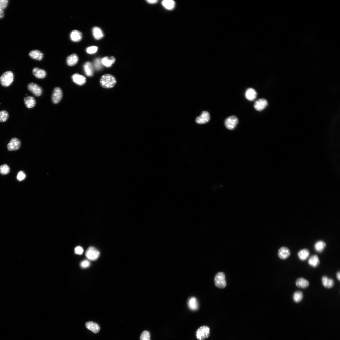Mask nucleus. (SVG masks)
Instances as JSON below:
<instances>
[{
	"label": "nucleus",
	"instance_id": "obj_1",
	"mask_svg": "<svg viewBox=\"0 0 340 340\" xmlns=\"http://www.w3.org/2000/svg\"><path fill=\"white\" fill-rule=\"evenodd\" d=\"M116 83L115 77L111 74H105L102 76L100 80L101 86L106 89L113 87Z\"/></svg>",
	"mask_w": 340,
	"mask_h": 340
},
{
	"label": "nucleus",
	"instance_id": "obj_2",
	"mask_svg": "<svg viewBox=\"0 0 340 340\" xmlns=\"http://www.w3.org/2000/svg\"><path fill=\"white\" fill-rule=\"evenodd\" d=\"M14 79L13 73L11 71H8L3 74L0 78V83L2 86L7 87L11 86Z\"/></svg>",
	"mask_w": 340,
	"mask_h": 340
},
{
	"label": "nucleus",
	"instance_id": "obj_3",
	"mask_svg": "<svg viewBox=\"0 0 340 340\" xmlns=\"http://www.w3.org/2000/svg\"><path fill=\"white\" fill-rule=\"evenodd\" d=\"M210 335V329L207 326L200 327L196 332V336L199 340H204L207 338Z\"/></svg>",
	"mask_w": 340,
	"mask_h": 340
},
{
	"label": "nucleus",
	"instance_id": "obj_4",
	"mask_svg": "<svg viewBox=\"0 0 340 340\" xmlns=\"http://www.w3.org/2000/svg\"><path fill=\"white\" fill-rule=\"evenodd\" d=\"M215 286L220 288H225L227 285L224 274L223 272H219L215 276Z\"/></svg>",
	"mask_w": 340,
	"mask_h": 340
},
{
	"label": "nucleus",
	"instance_id": "obj_5",
	"mask_svg": "<svg viewBox=\"0 0 340 340\" xmlns=\"http://www.w3.org/2000/svg\"><path fill=\"white\" fill-rule=\"evenodd\" d=\"M239 122L238 118L235 116H232L227 118L225 122L226 128L229 130H232L236 126Z\"/></svg>",
	"mask_w": 340,
	"mask_h": 340
},
{
	"label": "nucleus",
	"instance_id": "obj_6",
	"mask_svg": "<svg viewBox=\"0 0 340 340\" xmlns=\"http://www.w3.org/2000/svg\"><path fill=\"white\" fill-rule=\"evenodd\" d=\"M100 254V253L97 249L94 247H90L87 251L86 256L88 259L94 261L98 258Z\"/></svg>",
	"mask_w": 340,
	"mask_h": 340
},
{
	"label": "nucleus",
	"instance_id": "obj_7",
	"mask_svg": "<svg viewBox=\"0 0 340 340\" xmlns=\"http://www.w3.org/2000/svg\"><path fill=\"white\" fill-rule=\"evenodd\" d=\"M28 88L30 92L36 96H40L42 93L41 88L36 83H30L28 85Z\"/></svg>",
	"mask_w": 340,
	"mask_h": 340
},
{
	"label": "nucleus",
	"instance_id": "obj_8",
	"mask_svg": "<svg viewBox=\"0 0 340 340\" xmlns=\"http://www.w3.org/2000/svg\"><path fill=\"white\" fill-rule=\"evenodd\" d=\"M291 251L289 249L286 247H282L278 250V255L279 258L283 260L287 259L291 256Z\"/></svg>",
	"mask_w": 340,
	"mask_h": 340
},
{
	"label": "nucleus",
	"instance_id": "obj_9",
	"mask_svg": "<svg viewBox=\"0 0 340 340\" xmlns=\"http://www.w3.org/2000/svg\"><path fill=\"white\" fill-rule=\"evenodd\" d=\"M21 142L18 138H12L7 145V148L10 151H16L20 147Z\"/></svg>",
	"mask_w": 340,
	"mask_h": 340
},
{
	"label": "nucleus",
	"instance_id": "obj_10",
	"mask_svg": "<svg viewBox=\"0 0 340 340\" xmlns=\"http://www.w3.org/2000/svg\"><path fill=\"white\" fill-rule=\"evenodd\" d=\"M210 115L207 111H203L201 115L197 117L196 122L198 124H204L208 123L210 121Z\"/></svg>",
	"mask_w": 340,
	"mask_h": 340
},
{
	"label": "nucleus",
	"instance_id": "obj_11",
	"mask_svg": "<svg viewBox=\"0 0 340 340\" xmlns=\"http://www.w3.org/2000/svg\"><path fill=\"white\" fill-rule=\"evenodd\" d=\"M321 281L323 286L327 289L331 288L334 285V279L326 275L323 276L321 277Z\"/></svg>",
	"mask_w": 340,
	"mask_h": 340
},
{
	"label": "nucleus",
	"instance_id": "obj_12",
	"mask_svg": "<svg viewBox=\"0 0 340 340\" xmlns=\"http://www.w3.org/2000/svg\"><path fill=\"white\" fill-rule=\"evenodd\" d=\"M268 104V102L266 100L261 98L255 102L254 107L257 110L261 111L266 108Z\"/></svg>",
	"mask_w": 340,
	"mask_h": 340
},
{
	"label": "nucleus",
	"instance_id": "obj_13",
	"mask_svg": "<svg viewBox=\"0 0 340 340\" xmlns=\"http://www.w3.org/2000/svg\"><path fill=\"white\" fill-rule=\"evenodd\" d=\"M62 96V93L61 89L58 87L55 88L52 96V100L53 103L57 104L59 103Z\"/></svg>",
	"mask_w": 340,
	"mask_h": 340
},
{
	"label": "nucleus",
	"instance_id": "obj_14",
	"mask_svg": "<svg viewBox=\"0 0 340 340\" xmlns=\"http://www.w3.org/2000/svg\"><path fill=\"white\" fill-rule=\"evenodd\" d=\"M295 284L297 287L302 289L307 288L310 285L309 281L303 277L297 279Z\"/></svg>",
	"mask_w": 340,
	"mask_h": 340
},
{
	"label": "nucleus",
	"instance_id": "obj_15",
	"mask_svg": "<svg viewBox=\"0 0 340 340\" xmlns=\"http://www.w3.org/2000/svg\"><path fill=\"white\" fill-rule=\"evenodd\" d=\"M310 255V251L307 249H302L300 250L297 253L298 258L302 261L307 260L309 257Z\"/></svg>",
	"mask_w": 340,
	"mask_h": 340
},
{
	"label": "nucleus",
	"instance_id": "obj_16",
	"mask_svg": "<svg viewBox=\"0 0 340 340\" xmlns=\"http://www.w3.org/2000/svg\"><path fill=\"white\" fill-rule=\"evenodd\" d=\"M320 263L319 258L317 254L312 255L309 259L308 261V265L313 268H316L318 267Z\"/></svg>",
	"mask_w": 340,
	"mask_h": 340
},
{
	"label": "nucleus",
	"instance_id": "obj_17",
	"mask_svg": "<svg viewBox=\"0 0 340 340\" xmlns=\"http://www.w3.org/2000/svg\"><path fill=\"white\" fill-rule=\"evenodd\" d=\"M87 328L95 334L98 333L100 330V327L97 323L93 321H89L86 323Z\"/></svg>",
	"mask_w": 340,
	"mask_h": 340
},
{
	"label": "nucleus",
	"instance_id": "obj_18",
	"mask_svg": "<svg viewBox=\"0 0 340 340\" xmlns=\"http://www.w3.org/2000/svg\"><path fill=\"white\" fill-rule=\"evenodd\" d=\"M73 81L79 86H82L86 82V79L84 76L79 74H75L72 76Z\"/></svg>",
	"mask_w": 340,
	"mask_h": 340
},
{
	"label": "nucleus",
	"instance_id": "obj_19",
	"mask_svg": "<svg viewBox=\"0 0 340 340\" xmlns=\"http://www.w3.org/2000/svg\"><path fill=\"white\" fill-rule=\"evenodd\" d=\"M257 93L256 90L252 88H249L246 91L245 97L249 101H253L256 99Z\"/></svg>",
	"mask_w": 340,
	"mask_h": 340
},
{
	"label": "nucleus",
	"instance_id": "obj_20",
	"mask_svg": "<svg viewBox=\"0 0 340 340\" xmlns=\"http://www.w3.org/2000/svg\"><path fill=\"white\" fill-rule=\"evenodd\" d=\"M189 308L193 311L197 310L199 308L198 302L197 299L195 297L190 298L188 302Z\"/></svg>",
	"mask_w": 340,
	"mask_h": 340
},
{
	"label": "nucleus",
	"instance_id": "obj_21",
	"mask_svg": "<svg viewBox=\"0 0 340 340\" xmlns=\"http://www.w3.org/2000/svg\"><path fill=\"white\" fill-rule=\"evenodd\" d=\"M93 66L92 63L87 62L84 64L83 69L85 74L88 76H92L93 74Z\"/></svg>",
	"mask_w": 340,
	"mask_h": 340
},
{
	"label": "nucleus",
	"instance_id": "obj_22",
	"mask_svg": "<svg viewBox=\"0 0 340 340\" xmlns=\"http://www.w3.org/2000/svg\"><path fill=\"white\" fill-rule=\"evenodd\" d=\"M24 103L25 106L28 108H31L36 105V100L35 98L31 96H28L24 98Z\"/></svg>",
	"mask_w": 340,
	"mask_h": 340
},
{
	"label": "nucleus",
	"instance_id": "obj_23",
	"mask_svg": "<svg viewBox=\"0 0 340 340\" xmlns=\"http://www.w3.org/2000/svg\"><path fill=\"white\" fill-rule=\"evenodd\" d=\"M32 72L33 75L38 79L44 78L46 75V72L44 70L38 67L34 68Z\"/></svg>",
	"mask_w": 340,
	"mask_h": 340
},
{
	"label": "nucleus",
	"instance_id": "obj_24",
	"mask_svg": "<svg viewBox=\"0 0 340 340\" xmlns=\"http://www.w3.org/2000/svg\"><path fill=\"white\" fill-rule=\"evenodd\" d=\"M326 246V244L324 241L320 240L315 243L314 245V249L316 252L320 253L324 250Z\"/></svg>",
	"mask_w": 340,
	"mask_h": 340
},
{
	"label": "nucleus",
	"instance_id": "obj_25",
	"mask_svg": "<svg viewBox=\"0 0 340 340\" xmlns=\"http://www.w3.org/2000/svg\"><path fill=\"white\" fill-rule=\"evenodd\" d=\"M29 56L32 59L40 61L43 57V54L38 50H33L29 53Z\"/></svg>",
	"mask_w": 340,
	"mask_h": 340
},
{
	"label": "nucleus",
	"instance_id": "obj_26",
	"mask_svg": "<svg viewBox=\"0 0 340 340\" xmlns=\"http://www.w3.org/2000/svg\"><path fill=\"white\" fill-rule=\"evenodd\" d=\"M71 40L74 42H79L81 40L82 38L81 32L77 30H73L70 34Z\"/></svg>",
	"mask_w": 340,
	"mask_h": 340
},
{
	"label": "nucleus",
	"instance_id": "obj_27",
	"mask_svg": "<svg viewBox=\"0 0 340 340\" xmlns=\"http://www.w3.org/2000/svg\"><path fill=\"white\" fill-rule=\"evenodd\" d=\"M115 58L113 57H105L101 59L102 64L107 67H110L115 61Z\"/></svg>",
	"mask_w": 340,
	"mask_h": 340
},
{
	"label": "nucleus",
	"instance_id": "obj_28",
	"mask_svg": "<svg viewBox=\"0 0 340 340\" xmlns=\"http://www.w3.org/2000/svg\"><path fill=\"white\" fill-rule=\"evenodd\" d=\"M79 58L75 54H72L67 58L66 62L68 65L72 66L75 65L78 62Z\"/></svg>",
	"mask_w": 340,
	"mask_h": 340
},
{
	"label": "nucleus",
	"instance_id": "obj_29",
	"mask_svg": "<svg viewBox=\"0 0 340 340\" xmlns=\"http://www.w3.org/2000/svg\"><path fill=\"white\" fill-rule=\"evenodd\" d=\"M304 298V294L303 292L300 291H297L294 292L292 296V299L294 302L296 303L301 302Z\"/></svg>",
	"mask_w": 340,
	"mask_h": 340
},
{
	"label": "nucleus",
	"instance_id": "obj_30",
	"mask_svg": "<svg viewBox=\"0 0 340 340\" xmlns=\"http://www.w3.org/2000/svg\"><path fill=\"white\" fill-rule=\"evenodd\" d=\"M92 33L94 38L97 40H99L103 38L104 34L101 29L97 27L93 28Z\"/></svg>",
	"mask_w": 340,
	"mask_h": 340
},
{
	"label": "nucleus",
	"instance_id": "obj_31",
	"mask_svg": "<svg viewBox=\"0 0 340 340\" xmlns=\"http://www.w3.org/2000/svg\"><path fill=\"white\" fill-rule=\"evenodd\" d=\"M162 4L165 8L169 10L174 9L175 6V2L172 0H164Z\"/></svg>",
	"mask_w": 340,
	"mask_h": 340
},
{
	"label": "nucleus",
	"instance_id": "obj_32",
	"mask_svg": "<svg viewBox=\"0 0 340 340\" xmlns=\"http://www.w3.org/2000/svg\"><path fill=\"white\" fill-rule=\"evenodd\" d=\"M9 117V113L6 111H0V122H6L7 120Z\"/></svg>",
	"mask_w": 340,
	"mask_h": 340
},
{
	"label": "nucleus",
	"instance_id": "obj_33",
	"mask_svg": "<svg viewBox=\"0 0 340 340\" xmlns=\"http://www.w3.org/2000/svg\"><path fill=\"white\" fill-rule=\"evenodd\" d=\"M10 171V168L6 164H4L0 166V173L2 175H6L8 174Z\"/></svg>",
	"mask_w": 340,
	"mask_h": 340
},
{
	"label": "nucleus",
	"instance_id": "obj_34",
	"mask_svg": "<svg viewBox=\"0 0 340 340\" xmlns=\"http://www.w3.org/2000/svg\"><path fill=\"white\" fill-rule=\"evenodd\" d=\"M102 64L101 60L100 58H97L94 61L93 66L96 70H99L101 68Z\"/></svg>",
	"mask_w": 340,
	"mask_h": 340
},
{
	"label": "nucleus",
	"instance_id": "obj_35",
	"mask_svg": "<svg viewBox=\"0 0 340 340\" xmlns=\"http://www.w3.org/2000/svg\"><path fill=\"white\" fill-rule=\"evenodd\" d=\"M150 336V334L149 332L144 331L141 335L140 340H151Z\"/></svg>",
	"mask_w": 340,
	"mask_h": 340
},
{
	"label": "nucleus",
	"instance_id": "obj_36",
	"mask_svg": "<svg viewBox=\"0 0 340 340\" xmlns=\"http://www.w3.org/2000/svg\"><path fill=\"white\" fill-rule=\"evenodd\" d=\"M98 49V47L96 46H91L87 48L86 51L88 54H93L96 52Z\"/></svg>",
	"mask_w": 340,
	"mask_h": 340
},
{
	"label": "nucleus",
	"instance_id": "obj_37",
	"mask_svg": "<svg viewBox=\"0 0 340 340\" xmlns=\"http://www.w3.org/2000/svg\"><path fill=\"white\" fill-rule=\"evenodd\" d=\"M26 177V175L23 171H20L18 173L17 176V179L19 181H21L24 180Z\"/></svg>",
	"mask_w": 340,
	"mask_h": 340
},
{
	"label": "nucleus",
	"instance_id": "obj_38",
	"mask_svg": "<svg viewBox=\"0 0 340 340\" xmlns=\"http://www.w3.org/2000/svg\"><path fill=\"white\" fill-rule=\"evenodd\" d=\"M8 4L7 0H0V9L3 11L7 7Z\"/></svg>",
	"mask_w": 340,
	"mask_h": 340
},
{
	"label": "nucleus",
	"instance_id": "obj_39",
	"mask_svg": "<svg viewBox=\"0 0 340 340\" xmlns=\"http://www.w3.org/2000/svg\"><path fill=\"white\" fill-rule=\"evenodd\" d=\"M90 265V262L87 260H84L80 263V266L83 268H87Z\"/></svg>",
	"mask_w": 340,
	"mask_h": 340
},
{
	"label": "nucleus",
	"instance_id": "obj_40",
	"mask_svg": "<svg viewBox=\"0 0 340 340\" xmlns=\"http://www.w3.org/2000/svg\"><path fill=\"white\" fill-rule=\"evenodd\" d=\"M74 252L76 254L81 255L83 254V249L81 247L78 246L75 248Z\"/></svg>",
	"mask_w": 340,
	"mask_h": 340
},
{
	"label": "nucleus",
	"instance_id": "obj_41",
	"mask_svg": "<svg viewBox=\"0 0 340 340\" xmlns=\"http://www.w3.org/2000/svg\"><path fill=\"white\" fill-rule=\"evenodd\" d=\"M147 3L150 4H155L157 3L158 2L157 0H147Z\"/></svg>",
	"mask_w": 340,
	"mask_h": 340
},
{
	"label": "nucleus",
	"instance_id": "obj_42",
	"mask_svg": "<svg viewBox=\"0 0 340 340\" xmlns=\"http://www.w3.org/2000/svg\"><path fill=\"white\" fill-rule=\"evenodd\" d=\"M4 14L3 11L0 9V19L3 18Z\"/></svg>",
	"mask_w": 340,
	"mask_h": 340
},
{
	"label": "nucleus",
	"instance_id": "obj_43",
	"mask_svg": "<svg viewBox=\"0 0 340 340\" xmlns=\"http://www.w3.org/2000/svg\"><path fill=\"white\" fill-rule=\"evenodd\" d=\"M340 271H338L337 272L336 274V277L337 279L339 281H340Z\"/></svg>",
	"mask_w": 340,
	"mask_h": 340
}]
</instances>
